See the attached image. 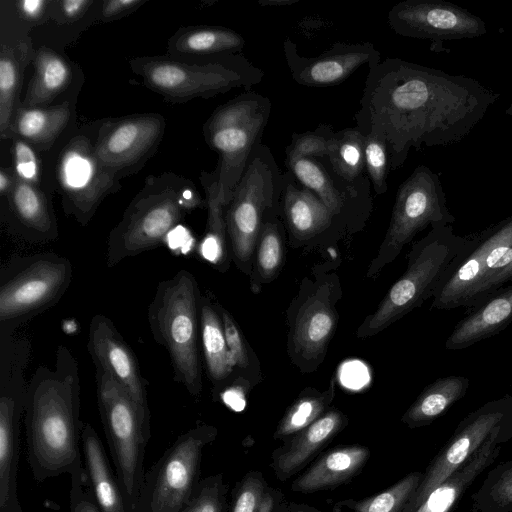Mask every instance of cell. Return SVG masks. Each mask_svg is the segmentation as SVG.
Instances as JSON below:
<instances>
[{
	"mask_svg": "<svg viewBox=\"0 0 512 512\" xmlns=\"http://www.w3.org/2000/svg\"><path fill=\"white\" fill-rule=\"evenodd\" d=\"M499 96L473 78L386 58L369 68L356 127L386 140L396 170L411 148L461 141Z\"/></svg>",
	"mask_w": 512,
	"mask_h": 512,
	"instance_id": "obj_1",
	"label": "cell"
},
{
	"mask_svg": "<svg viewBox=\"0 0 512 512\" xmlns=\"http://www.w3.org/2000/svg\"><path fill=\"white\" fill-rule=\"evenodd\" d=\"M23 416L27 459L36 482L84 467L79 366L66 346H58L53 368L39 365L29 379Z\"/></svg>",
	"mask_w": 512,
	"mask_h": 512,
	"instance_id": "obj_2",
	"label": "cell"
},
{
	"mask_svg": "<svg viewBox=\"0 0 512 512\" xmlns=\"http://www.w3.org/2000/svg\"><path fill=\"white\" fill-rule=\"evenodd\" d=\"M203 206L206 199L190 180L172 173L148 177L109 233L107 267L162 245L187 212Z\"/></svg>",
	"mask_w": 512,
	"mask_h": 512,
	"instance_id": "obj_3",
	"label": "cell"
},
{
	"mask_svg": "<svg viewBox=\"0 0 512 512\" xmlns=\"http://www.w3.org/2000/svg\"><path fill=\"white\" fill-rule=\"evenodd\" d=\"M202 295L196 278L181 269L158 283L148 307V322L155 342L170 357L174 381L190 395L202 392L200 312Z\"/></svg>",
	"mask_w": 512,
	"mask_h": 512,
	"instance_id": "obj_4",
	"label": "cell"
},
{
	"mask_svg": "<svg viewBox=\"0 0 512 512\" xmlns=\"http://www.w3.org/2000/svg\"><path fill=\"white\" fill-rule=\"evenodd\" d=\"M472 234L460 236L451 225H434L415 242L403 275L391 286L377 309L357 330L365 338L382 332L412 310L433 298L448 268L470 243Z\"/></svg>",
	"mask_w": 512,
	"mask_h": 512,
	"instance_id": "obj_5",
	"label": "cell"
},
{
	"mask_svg": "<svg viewBox=\"0 0 512 512\" xmlns=\"http://www.w3.org/2000/svg\"><path fill=\"white\" fill-rule=\"evenodd\" d=\"M129 64L147 87L174 102L211 98L235 88L249 91L264 76L242 53L192 64L166 57H136Z\"/></svg>",
	"mask_w": 512,
	"mask_h": 512,
	"instance_id": "obj_6",
	"label": "cell"
},
{
	"mask_svg": "<svg viewBox=\"0 0 512 512\" xmlns=\"http://www.w3.org/2000/svg\"><path fill=\"white\" fill-rule=\"evenodd\" d=\"M270 114V99L249 90L217 107L204 124L205 140L219 156L215 173L224 207L231 201L251 157L262 144Z\"/></svg>",
	"mask_w": 512,
	"mask_h": 512,
	"instance_id": "obj_7",
	"label": "cell"
},
{
	"mask_svg": "<svg viewBox=\"0 0 512 512\" xmlns=\"http://www.w3.org/2000/svg\"><path fill=\"white\" fill-rule=\"evenodd\" d=\"M73 278L69 259L53 252L12 256L0 269V333L14 334L53 307Z\"/></svg>",
	"mask_w": 512,
	"mask_h": 512,
	"instance_id": "obj_8",
	"label": "cell"
},
{
	"mask_svg": "<svg viewBox=\"0 0 512 512\" xmlns=\"http://www.w3.org/2000/svg\"><path fill=\"white\" fill-rule=\"evenodd\" d=\"M96 395L102 425L125 501L134 512L144 480L145 448L151 427L124 388L96 368Z\"/></svg>",
	"mask_w": 512,
	"mask_h": 512,
	"instance_id": "obj_9",
	"label": "cell"
},
{
	"mask_svg": "<svg viewBox=\"0 0 512 512\" xmlns=\"http://www.w3.org/2000/svg\"><path fill=\"white\" fill-rule=\"evenodd\" d=\"M284 186L281 172L270 148L261 144L225 207L226 232L233 257L247 272L267 215L280 206Z\"/></svg>",
	"mask_w": 512,
	"mask_h": 512,
	"instance_id": "obj_10",
	"label": "cell"
},
{
	"mask_svg": "<svg viewBox=\"0 0 512 512\" xmlns=\"http://www.w3.org/2000/svg\"><path fill=\"white\" fill-rule=\"evenodd\" d=\"M31 342L25 337L0 339V512H23L18 499L20 427L28 381Z\"/></svg>",
	"mask_w": 512,
	"mask_h": 512,
	"instance_id": "obj_11",
	"label": "cell"
},
{
	"mask_svg": "<svg viewBox=\"0 0 512 512\" xmlns=\"http://www.w3.org/2000/svg\"><path fill=\"white\" fill-rule=\"evenodd\" d=\"M455 220L447 207L439 175L425 165L417 166L398 188L385 237L366 276L375 277L428 226L452 225Z\"/></svg>",
	"mask_w": 512,
	"mask_h": 512,
	"instance_id": "obj_12",
	"label": "cell"
},
{
	"mask_svg": "<svg viewBox=\"0 0 512 512\" xmlns=\"http://www.w3.org/2000/svg\"><path fill=\"white\" fill-rule=\"evenodd\" d=\"M217 434L215 426L198 422L178 436L145 473L134 512H180L200 481L203 450Z\"/></svg>",
	"mask_w": 512,
	"mask_h": 512,
	"instance_id": "obj_13",
	"label": "cell"
},
{
	"mask_svg": "<svg viewBox=\"0 0 512 512\" xmlns=\"http://www.w3.org/2000/svg\"><path fill=\"white\" fill-rule=\"evenodd\" d=\"M511 261L512 215L472 234L470 243L438 284L431 308L453 310L472 307L486 282Z\"/></svg>",
	"mask_w": 512,
	"mask_h": 512,
	"instance_id": "obj_14",
	"label": "cell"
},
{
	"mask_svg": "<svg viewBox=\"0 0 512 512\" xmlns=\"http://www.w3.org/2000/svg\"><path fill=\"white\" fill-rule=\"evenodd\" d=\"M118 178L99 160L90 139L82 135L72 138L58 163L65 212L87 225L104 198L118 189Z\"/></svg>",
	"mask_w": 512,
	"mask_h": 512,
	"instance_id": "obj_15",
	"label": "cell"
},
{
	"mask_svg": "<svg viewBox=\"0 0 512 512\" xmlns=\"http://www.w3.org/2000/svg\"><path fill=\"white\" fill-rule=\"evenodd\" d=\"M508 403L509 395L489 401L459 422L451 438L423 472L420 485L402 512H414L436 486L470 459L500 425Z\"/></svg>",
	"mask_w": 512,
	"mask_h": 512,
	"instance_id": "obj_16",
	"label": "cell"
},
{
	"mask_svg": "<svg viewBox=\"0 0 512 512\" xmlns=\"http://www.w3.org/2000/svg\"><path fill=\"white\" fill-rule=\"evenodd\" d=\"M389 27L398 35L440 44L487 33L485 22L467 9L443 0H404L388 12Z\"/></svg>",
	"mask_w": 512,
	"mask_h": 512,
	"instance_id": "obj_17",
	"label": "cell"
},
{
	"mask_svg": "<svg viewBox=\"0 0 512 512\" xmlns=\"http://www.w3.org/2000/svg\"><path fill=\"white\" fill-rule=\"evenodd\" d=\"M164 118L156 113L136 114L107 121L96 139L95 150L102 164L118 177L145 161L159 145Z\"/></svg>",
	"mask_w": 512,
	"mask_h": 512,
	"instance_id": "obj_18",
	"label": "cell"
},
{
	"mask_svg": "<svg viewBox=\"0 0 512 512\" xmlns=\"http://www.w3.org/2000/svg\"><path fill=\"white\" fill-rule=\"evenodd\" d=\"M87 348L95 367L108 373L124 388L137 405L146 425L151 427L147 384L140 373L138 360L114 323L105 315L92 317Z\"/></svg>",
	"mask_w": 512,
	"mask_h": 512,
	"instance_id": "obj_19",
	"label": "cell"
},
{
	"mask_svg": "<svg viewBox=\"0 0 512 512\" xmlns=\"http://www.w3.org/2000/svg\"><path fill=\"white\" fill-rule=\"evenodd\" d=\"M283 50L292 79L299 85L314 88L338 85L361 66L367 64L370 68L381 61L380 52L371 42H337L320 55L305 57L287 38Z\"/></svg>",
	"mask_w": 512,
	"mask_h": 512,
	"instance_id": "obj_20",
	"label": "cell"
},
{
	"mask_svg": "<svg viewBox=\"0 0 512 512\" xmlns=\"http://www.w3.org/2000/svg\"><path fill=\"white\" fill-rule=\"evenodd\" d=\"M333 283L317 285L299 306L290 330L289 349L296 362L318 364L333 336L337 313L333 299Z\"/></svg>",
	"mask_w": 512,
	"mask_h": 512,
	"instance_id": "obj_21",
	"label": "cell"
},
{
	"mask_svg": "<svg viewBox=\"0 0 512 512\" xmlns=\"http://www.w3.org/2000/svg\"><path fill=\"white\" fill-rule=\"evenodd\" d=\"M294 178L316 196L338 217L353 215L371 207V182L368 175L355 185L341 180L322 158L285 159Z\"/></svg>",
	"mask_w": 512,
	"mask_h": 512,
	"instance_id": "obj_22",
	"label": "cell"
},
{
	"mask_svg": "<svg viewBox=\"0 0 512 512\" xmlns=\"http://www.w3.org/2000/svg\"><path fill=\"white\" fill-rule=\"evenodd\" d=\"M347 424V416L332 408L306 428L285 439L271 453L270 467L275 477L284 482L299 473Z\"/></svg>",
	"mask_w": 512,
	"mask_h": 512,
	"instance_id": "obj_23",
	"label": "cell"
},
{
	"mask_svg": "<svg viewBox=\"0 0 512 512\" xmlns=\"http://www.w3.org/2000/svg\"><path fill=\"white\" fill-rule=\"evenodd\" d=\"M370 449L360 444L337 445L322 453L291 483L298 493L332 490L348 483L365 467Z\"/></svg>",
	"mask_w": 512,
	"mask_h": 512,
	"instance_id": "obj_24",
	"label": "cell"
},
{
	"mask_svg": "<svg viewBox=\"0 0 512 512\" xmlns=\"http://www.w3.org/2000/svg\"><path fill=\"white\" fill-rule=\"evenodd\" d=\"M280 214L290 235L299 241L319 236L335 223L342 221V218L335 215L315 193L302 186L289 171L284 173Z\"/></svg>",
	"mask_w": 512,
	"mask_h": 512,
	"instance_id": "obj_25",
	"label": "cell"
},
{
	"mask_svg": "<svg viewBox=\"0 0 512 512\" xmlns=\"http://www.w3.org/2000/svg\"><path fill=\"white\" fill-rule=\"evenodd\" d=\"M512 322V284L503 286L476 306L466 309L454 326L445 347L448 350L468 348L495 336Z\"/></svg>",
	"mask_w": 512,
	"mask_h": 512,
	"instance_id": "obj_26",
	"label": "cell"
},
{
	"mask_svg": "<svg viewBox=\"0 0 512 512\" xmlns=\"http://www.w3.org/2000/svg\"><path fill=\"white\" fill-rule=\"evenodd\" d=\"M14 177L13 187L6 196L13 231L33 243L55 240L58 226L48 198L37 185Z\"/></svg>",
	"mask_w": 512,
	"mask_h": 512,
	"instance_id": "obj_27",
	"label": "cell"
},
{
	"mask_svg": "<svg viewBox=\"0 0 512 512\" xmlns=\"http://www.w3.org/2000/svg\"><path fill=\"white\" fill-rule=\"evenodd\" d=\"M500 425L459 469L436 486L414 512H453L473 482L494 463L501 451L497 442Z\"/></svg>",
	"mask_w": 512,
	"mask_h": 512,
	"instance_id": "obj_28",
	"label": "cell"
},
{
	"mask_svg": "<svg viewBox=\"0 0 512 512\" xmlns=\"http://www.w3.org/2000/svg\"><path fill=\"white\" fill-rule=\"evenodd\" d=\"M81 448L86 481L103 512H131L99 435L84 422Z\"/></svg>",
	"mask_w": 512,
	"mask_h": 512,
	"instance_id": "obj_29",
	"label": "cell"
},
{
	"mask_svg": "<svg viewBox=\"0 0 512 512\" xmlns=\"http://www.w3.org/2000/svg\"><path fill=\"white\" fill-rule=\"evenodd\" d=\"M35 49L24 35L16 39L2 37L0 45V136L10 138L11 123L18 105L24 71L33 60Z\"/></svg>",
	"mask_w": 512,
	"mask_h": 512,
	"instance_id": "obj_30",
	"label": "cell"
},
{
	"mask_svg": "<svg viewBox=\"0 0 512 512\" xmlns=\"http://www.w3.org/2000/svg\"><path fill=\"white\" fill-rule=\"evenodd\" d=\"M70 113L68 102L44 107L20 106L11 123L10 137H18L35 150L45 151L66 127Z\"/></svg>",
	"mask_w": 512,
	"mask_h": 512,
	"instance_id": "obj_31",
	"label": "cell"
},
{
	"mask_svg": "<svg viewBox=\"0 0 512 512\" xmlns=\"http://www.w3.org/2000/svg\"><path fill=\"white\" fill-rule=\"evenodd\" d=\"M244 47L245 39L237 31L210 25L181 28L168 43L170 54L204 57L240 54Z\"/></svg>",
	"mask_w": 512,
	"mask_h": 512,
	"instance_id": "obj_32",
	"label": "cell"
},
{
	"mask_svg": "<svg viewBox=\"0 0 512 512\" xmlns=\"http://www.w3.org/2000/svg\"><path fill=\"white\" fill-rule=\"evenodd\" d=\"M468 387L467 377L447 376L436 379L423 389L406 410L401 418L402 423L411 429L431 424L462 399Z\"/></svg>",
	"mask_w": 512,
	"mask_h": 512,
	"instance_id": "obj_33",
	"label": "cell"
},
{
	"mask_svg": "<svg viewBox=\"0 0 512 512\" xmlns=\"http://www.w3.org/2000/svg\"><path fill=\"white\" fill-rule=\"evenodd\" d=\"M34 74L28 84L24 107H44L68 86L69 63L50 48L39 47L33 56Z\"/></svg>",
	"mask_w": 512,
	"mask_h": 512,
	"instance_id": "obj_34",
	"label": "cell"
},
{
	"mask_svg": "<svg viewBox=\"0 0 512 512\" xmlns=\"http://www.w3.org/2000/svg\"><path fill=\"white\" fill-rule=\"evenodd\" d=\"M200 338L207 375L217 387L231 374L234 364L216 303L206 295L201 299Z\"/></svg>",
	"mask_w": 512,
	"mask_h": 512,
	"instance_id": "obj_35",
	"label": "cell"
},
{
	"mask_svg": "<svg viewBox=\"0 0 512 512\" xmlns=\"http://www.w3.org/2000/svg\"><path fill=\"white\" fill-rule=\"evenodd\" d=\"M231 496L227 512H285L289 504L285 494L270 486L258 470L248 471Z\"/></svg>",
	"mask_w": 512,
	"mask_h": 512,
	"instance_id": "obj_36",
	"label": "cell"
},
{
	"mask_svg": "<svg viewBox=\"0 0 512 512\" xmlns=\"http://www.w3.org/2000/svg\"><path fill=\"white\" fill-rule=\"evenodd\" d=\"M326 159L341 180L349 185L359 183L367 176L364 134L356 126L335 132Z\"/></svg>",
	"mask_w": 512,
	"mask_h": 512,
	"instance_id": "obj_37",
	"label": "cell"
},
{
	"mask_svg": "<svg viewBox=\"0 0 512 512\" xmlns=\"http://www.w3.org/2000/svg\"><path fill=\"white\" fill-rule=\"evenodd\" d=\"M334 395L333 379L327 390L323 392L307 390L283 415L274 431L273 438L284 441L309 426L330 409Z\"/></svg>",
	"mask_w": 512,
	"mask_h": 512,
	"instance_id": "obj_38",
	"label": "cell"
},
{
	"mask_svg": "<svg viewBox=\"0 0 512 512\" xmlns=\"http://www.w3.org/2000/svg\"><path fill=\"white\" fill-rule=\"evenodd\" d=\"M423 472L413 471L381 492L360 500L345 499L334 506L337 512L348 508L353 512H402L416 492Z\"/></svg>",
	"mask_w": 512,
	"mask_h": 512,
	"instance_id": "obj_39",
	"label": "cell"
},
{
	"mask_svg": "<svg viewBox=\"0 0 512 512\" xmlns=\"http://www.w3.org/2000/svg\"><path fill=\"white\" fill-rule=\"evenodd\" d=\"M206 195L208 209L207 225L201 242V254L206 259L216 262L225 253L226 223L225 207L220 201L216 173L202 172L200 176Z\"/></svg>",
	"mask_w": 512,
	"mask_h": 512,
	"instance_id": "obj_40",
	"label": "cell"
},
{
	"mask_svg": "<svg viewBox=\"0 0 512 512\" xmlns=\"http://www.w3.org/2000/svg\"><path fill=\"white\" fill-rule=\"evenodd\" d=\"M471 500L472 512H512V459L489 470Z\"/></svg>",
	"mask_w": 512,
	"mask_h": 512,
	"instance_id": "obj_41",
	"label": "cell"
},
{
	"mask_svg": "<svg viewBox=\"0 0 512 512\" xmlns=\"http://www.w3.org/2000/svg\"><path fill=\"white\" fill-rule=\"evenodd\" d=\"M280 215V206L267 215L257 241L256 270L263 282L274 279L283 262L284 244Z\"/></svg>",
	"mask_w": 512,
	"mask_h": 512,
	"instance_id": "obj_42",
	"label": "cell"
},
{
	"mask_svg": "<svg viewBox=\"0 0 512 512\" xmlns=\"http://www.w3.org/2000/svg\"><path fill=\"white\" fill-rule=\"evenodd\" d=\"M228 488L222 473L200 479L180 512H227Z\"/></svg>",
	"mask_w": 512,
	"mask_h": 512,
	"instance_id": "obj_43",
	"label": "cell"
},
{
	"mask_svg": "<svg viewBox=\"0 0 512 512\" xmlns=\"http://www.w3.org/2000/svg\"><path fill=\"white\" fill-rule=\"evenodd\" d=\"M364 159L373 191L377 195L384 194L391 170V152L386 140L375 134H364Z\"/></svg>",
	"mask_w": 512,
	"mask_h": 512,
	"instance_id": "obj_44",
	"label": "cell"
},
{
	"mask_svg": "<svg viewBox=\"0 0 512 512\" xmlns=\"http://www.w3.org/2000/svg\"><path fill=\"white\" fill-rule=\"evenodd\" d=\"M335 131L331 125L321 124L312 131L294 133L286 148V159L299 157L326 158Z\"/></svg>",
	"mask_w": 512,
	"mask_h": 512,
	"instance_id": "obj_45",
	"label": "cell"
},
{
	"mask_svg": "<svg viewBox=\"0 0 512 512\" xmlns=\"http://www.w3.org/2000/svg\"><path fill=\"white\" fill-rule=\"evenodd\" d=\"M12 157L14 175L25 182L39 185L40 162L35 149L26 141L13 137Z\"/></svg>",
	"mask_w": 512,
	"mask_h": 512,
	"instance_id": "obj_46",
	"label": "cell"
},
{
	"mask_svg": "<svg viewBox=\"0 0 512 512\" xmlns=\"http://www.w3.org/2000/svg\"><path fill=\"white\" fill-rule=\"evenodd\" d=\"M216 307L222 319L227 347L234 366L245 368L248 365V352L244 338L232 316L219 304Z\"/></svg>",
	"mask_w": 512,
	"mask_h": 512,
	"instance_id": "obj_47",
	"label": "cell"
},
{
	"mask_svg": "<svg viewBox=\"0 0 512 512\" xmlns=\"http://www.w3.org/2000/svg\"><path fill=\"white\" fill-rule=\"evenodd\" d=\"M70 512H103L87 484L84 467L71 475Z\"/></svg>",
	"mask_w": 512,
	"mask_h": 512,
	"instance_id": "obj_48",
	"label": "cell"
},
{
	"mask_svg": "<svg viewBox=\"0 0 512 512\" xmlns=\"http://www.w3.org/2000/svg\"><path fill=\"white\" fill-rule=\"evenodd\" d=\"M17 14L27 24H42L52 16V1L22 0L16 3Z\"/></svg>",
	"mask_w": 512,
	"mask_h": 512,
	"instance_id": "obj_49",
	"label": "cell"
},
{
	"mask_svg": "<svg viewBox=\"0 0 512 512\" xmlns=\"http://www.w3.org/2000/svg\"><path fill=\"white\" fill-rule=\"evenodd\" d=\"M94 2L92 0L52 1V16L59 23H71L82 17Z\"/></svg>",
	"mask_w": 512,
	"mask_h": 512,
	"instance_id": "obj_50",
	"label": "cell"
},
{
	"mask_svg": "<svg viewBox=\"0 0 512 512\" xmlns=\"http://www.w3.org/2000/svg\"><path fill=\"white\" fill-rule=\"evenodd\" d=\"M145 0H109L102 4L101 18L105 21L123 17L141 6Z\"/></svg>",
	"mask_w": 512,
	"mask_h": 512,
	"instance_id": "obj_51",
	"label": "cell"
},
{
	"mask_svg": "<svg viewBox=\"0 0 512 512\" xmlns=\"http://www.w3.org/2000/svg\"><path fill=\"white\" fill-rule=\"evenodd\" d=\"M512 281V261L495 273L483 286L472 307L482 302L487 296ZM470 307V308H472ZM469 309V308H468Z\"/></svg>",
	"mask_w": 512,
	"mask_h": 512,
	"instance_id": "obj_52",
	"label": "cell"
},
{
	"mask_svg": "<svg viewBox=\"0 0 512 512\" xmlns=\"http://www.w3.org/2000/svg\"><path fill=\"white\" fill-rule=\"evenodd\" d=\"M512 438V394H509V403L506 413L500 423V429L497 435L499 444L507 442Z\"/></svg>",
	"mask_w": 512,
	"mask_h": 512,
	"instance_id": "obj_53",
	"label": "cell"
},
{
	"mask_svg": "<svg viewBox=\"0 0 512 512\" xmlns=\"http://www.w3.org/2000/svg\"><path fill=\"white\" fill-rule=\"evenodd\" d=\"M14 175L10 174L9 171L2 168L0 170V194L3 197H6L14 184Z\"/></svg>",
	"mask_w": 512,
	"mask_h": 512,
	"instance_id": "obj_54",
	"label": "cell"
},
{
	"mask_svg": "<svg viewBox=\"0 0 512 512\" xmlns=\"http://www.w3.org/2000/svg\"><path fill=\"white\" fill-rule=\"evenodd\" d=\"M285 512H322L321 510L304 503L289 502Z\"/></svg>",
	"mask_w": 512,
	"mask_h": 512,
	"instance_id": "obj_55",
	"label": "cell"
},
{
	"mask_svg": "<svg viewBox=\"0 0 512 512\" xmlns=\"http://www.w3.org/2000/svg\"><path fill=\"white\" fill-rule=\"evenodd\" d=\"M298 0L296 1H293V0H267V1H261L259 2L261 5H272V6H282V5H290V4H293L295 2H297Z\"/></svg>",
	"mask_w": 512,
	"mask_h": 512,
	"instance_id": "obj_56",
	"label": "cell"
},
{
	"mask_svg": "<svg viewBox=\"0 0 512 512\" xmlns=\"http://www.w3.org/2000/svg\"><path fill=\"white\" fill-rule=\"evenodd\" d=\"M505 114L508 116H512V102L509 107L505 110Z\"/></svg>",
	"mask_w": 512,
	"mask_h": 512,
	"instance_id": "obj_57",
	"label": "cell"
}]
</instances>
